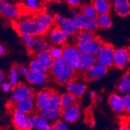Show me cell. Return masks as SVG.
<instances>
[{"instance_id": "6da1fadb", "label": "cell", "mask_w": 130, "mask_h": 130, "mask_svg": "<svg viewBox=\"0 0 130 130\" xmlns=\"http://www.w3.org/2000/svg\"><path fill=\"white\" fill-rule=\"evenodd\" d=\"M49 72L54 82L60 85L66 86L68 82L75 78L74 76L76 75V71L63 58L54 61Z\"/></svg>"}, {"instance_id": "7a4b0ae2", "label": "cell", "mask_w": 130, "mask_h": 130, "mask_svg": "<svg viewBox=\"0 0 130 130\" xmlns=\"http://www.w3.org/2000/svg\"><path fill=\"white\" fill-rule=\"evenodd\" d=\"M39 111H54L60 109V94L52 89H43L35 96Z\"/></svg>"}, {"instance_id": "3957f363", "label": "cell", "mask_w": 130, "mask_h": 130, "mask_svg": "<svg viewBox=\"0 0 130 130\" xmlns=\"http://www.w3.org/2000/svg\"><path fill=\"white\" fill-rule=\"evenodd\" d=\"M14 27L19 33L27 34L32 36L45 35L48 30L40 25L34 16H22L14 22Z\"/></svg>"}, {"instance_id": "277c9868", "label": "cell", "mask_w": 130, "mask_h": 130, "mask_svg": "<svg viewBox=\"0 0 130 130\" xmlns=\"http://www.w3.org/2000/svg\"><path fill=\"white\" fill-rule=\"evenodd\" d=\"M115 50L111 44L104 43L99 53L95 56L96 63L108 69L115 66Z\"/></svg>"}, {"instance_id": "5b68a950", "label": "cell", "mask_w": 130, "mask_h": 130, "mask_svg": "<svg viewBox=\"0 0 130 130\" xmlns=\"http://www.w3.org/2000/svg\"><path fill=\"white\" fill-rule=\"evenodd\" d=\"M82 53L75 44H66L63 46V58L77 71L80 69Z\"/></svg>"}, {"instance_id": "8992f818", "label": "cell", "mask_w": 130, "mask_h": 130, "mask_svg": "<svg viewBox=\"0 0 130 130\" xmlns=\"http://www.w3.org/2000/svg\"><path fill=\"white\" fill-rule=\"evenodd\" d=\"M49 43L53 46H60L67 44L69 36L59 28L58 25H54L49 29L45 35Z\"/></svg>"}, {"instance_id": "52a82bcc", "label": "cell", "mask_w": 130, "mask_h": 130, "mask_svg": "<svg viewBox=\"0 0 130 130\" xmlns=\"http://www.w3.org/2000/svg\"><path fill=\"white\" fill-rule=\"evenodd\" d=\"M35 91L33 89L27 84L20 82L16 86H13L11 91V96L14 99L15 102L23 99L35 98Z\"/></svg>"}, {"instance_id": "ba28073f", "label": "cell", "mask_w": 130, "mask_h": 130, "mask_svg": "<svg viewBox=\"0 0 130 130\" xmlns=\"http://www.w3.org/2000/svg\"><path fill=\"white\" fill-rule=\"evenodd\" d=\"M0 12L6 19L15 20L20 18L21 9L18 5L12 3L10 1L0 2Z\"/></svg>"}, {"instance_id": "9c48e42d", "label": "cell", "mask_w": 130, "mask_h": 130, "mask_svg": "<svg viewBox=\"0 0 130 130\" xmlns=\"http://www.w3.org/2000/svg\"><path fill=\"white\" fill-rule=\"evenodd\" d=\"M12 121L13 126L17 130H31L33 128L30 116L17 111L13 110L12 113Z\"/></svg>"}, {"instance_id": "30bf717a", "label": "cell", "mask_w": 130, "mask_h": 130, "mask_svg": "<svg viewBox=\"0 0 130 130\" xmlns=\"http://www.w3.org/2000/svg\"><path fill=\"white\" fill-rule=\"evenodd\" d=\"M104 42L99 37L94 36L93 38L81 45H78V48L82 54H87L96 56L99 53Z\"/></svg>"}, {"instance_id": "8fae6325", "label": "cell", "mask_w": 130, "mask_h": 130, "mask_svg": "<svg viewBox=\"0 0 130 130\" xmlns=\"http://www.w3.org/2000/svg\"><path fill=\"white\" fill-rule=\"evenodd\" d=\"M12 107L14 110L30 116L35 114L38 109L35 98H29L17 102Z\"/></svg>"}, {"instance_id": "7c38bea8", "label": "cell", "mask_w": 130, "mask_h": 130, "mask_svg": "<svg viewBox=\"0 0 130 130\" xmlns=\"http://www.w3.org/2000/svg\"><path fill=\"white\" fill-rule=\"evenodd\" d=\"M108 104L115 114L122 115L125 113V103L124 96L120 93H113L109 96Z\"/></svg>"}, {"instance_id": "4fadbf2b", "label": "cell", "mask_w": 130, "mask_h": 130, "mask_svg": "<svg viewBox=\"0 0 130 130\" xmlns=\"http://www.w3.org/2000/svg\"><path fill=\"white\" fill-rule=\"evenodd\" d=\"M130 63V48L121 47L115 50V66L120 69H124Z\"/></svg>"}, {"instance_id": "5bb4252c", "label": "cell", "mask_w": 130, "mask_h": 130, "mask_svg": "<svg viewBox=\"0 0 130 130\" xmlns=\"http://www.w3.org/2000/svg\"><path fill=\"white\" fill-rule=\"evenodd\" d=\"M82 111L77 103L61 110V119L68 123H74L81 118Z\"/></svg>"}, {"instance_id": "9a60e30c", "label": "cell", "mask_w": 130, "mask_h": 130, "mask_svg": "<svg viewBox=\"0 0 130 130\" xmlns=\"http://www.w3.org/2000/svg\"><path fill=\"white\" fill-rule=\"evenodd\" d=\"M67 91L73 94L76 99L82 97L86 93L87 86L84 82L73 79L66 84Z\"/></svg>"}, {"instance_id": "2e32d148", "label": "cell", "mask_w": 130, "mask_h": 130, "mask_svg": "<svg viewBox=\"0 0 130 130\" xmlns=\"http://www.w3.org/2000/svg\"><path fill=\"white\" fill-rule=\"evenodd\" d=\"M52 45L49 43L45 35H37L33 36L31 53L36 54L44 51H50Z\"/></svg>"}, {"instance_id": "e0dca14e", "label": "cell", "mask_w": 130, "mask_h": 130, "mask_svg": "<svg viewBox=\"0 0 130 130\" xmlns=\"http://www.w3.org/2000/svg\"><path fill=\"white\" fill-rule=\"evenodd\" d=\"M107 73V68L96 63L84 74V78L87 81H94L102 78Z\"/></svg>"}, {"instance_id": "ac0fdd59", "label": "cell", "mask_w": 130, "mask_h": 130, "mask_svg": "<svg viewBox=\"0 0 130 130\" xmlns=\"http://www.w3.org/2000/svg\"><path fill=\"white\" fill-rule=\"evenodd\" d=\"M35 20L41 27L49 31V29L53 27L54 20L53 15L47 12H40L34 16Z\"/></svg>"}, {"instance_id": "d6986e66", "label": "cell", "mask_w": 130, "mask_h": 130, "mask_svg": "<svg viewBox=\"0 0 130 130\" xmlns=\"http://www.w3.org/2000/svg\"><path fill=\"white\" fill-rule=\"evenodd\" d=\"M32 126L37 130H52V124L43 117L40 113H35L30 116Z\"/></svg>"}, {"instance_id": "ffe728a7", "label": "cell", "mask_w": 130, "mask_h": 130, "mask_svg": "<svg viewBox=\"0 0 130 130\" xmlns=\"http://www.w3.org/2000/svg\"><path fill=\"white\" fill-rule=\"evenodd\" d=\"M112 6L115 12L120 17H126L130 14V2L128 0H114Z\"/></svg>"}, {"instance_id": "44dd1931", "label": "cell", "mask_w": 130, "mask_h": 130, "mask_svg": "<svg viewBox=\"0 0 130 130\" xmlns=\"http://www.w3.org/2000/svg\"><path fill=\"white\" fill-rule=\"evenodd\" d=\"M27 82L33 86H42L44 85L49 78V74L30 72L25 78Z\"/></svg>"}, {"instance_id": "7402d4cb", "label": "cell", "mask_w": 130, "mask_h": 130, "mask_svg": "<svg viewBox=\"0 0 130 130\" xmlns=\"http://www.w3.org/2000/svg\"><path fill=\"white\" fill-rule=\"evenodd\" d=\"M80 21L83 30L94 33L99 28H100L97 18H90L80 14Z\"/></svg>"}, {"instance_id": "603a6c76", "label": "cell", "mask_w": 130, "mask_h": 130, "mask_svg": "<svg viewBox=\"0 0 130 130\" xmlns=\"http://www.w3.org/2000/svg\"><path fill=\"white\" fill-rule=\"evenodd\" d=\"M96 64L95 56L82 53L79 71L84 74L87 70Z\"/></svg>"}, {"instance_id": "cb8c5ba5", "label": "cell", "mask_w": 130, "mask_h": 130, "mask_svg": "<svg viewBox=\"0 0 130 130\" xmlns=\"http://www.w3.org/2000/svg\"><path fill=\"white\" fill-rule=\"evenodd\" d=\"M35 58L44 67L45 69L49 71L54 63V60L52 58L49 51H44L40 52L35 54Z\"/></svg>"}, {"instance_id": "d4e9b609", "label": "cell", "mask_w": 130, "mask_h": 130, "mask_svg": "<svg viewBox=\"0 0 130 130\" xmlns=\"http://www.w3.org/2000/svg\"><path fill=\"white\" fill-rule=\"evenodd\" d=\"M117 90L123 96L130 94V73L124 74L117 85Z\"/></svg>"}, {"instance_id": "484cf974", "label": "cell", "mask_w": 130, "mask_h": 130, "mask_svg": "<svg viewBox=\"0 0 130 130\" xmlns=\"http://www.w3.org/2000/svg\"><path fill=\"white\" fill-rule=\"evenodd\" d=\"M98 16L103 14H109L111 9L112 4L107 0H94L92 2Z\"/></svg>"}, {"instance_id": "4316f807", "label": "cell", "mask_w": 130, "mask_h": 130, "mask_svg": "<svg viewBox=\"0 0 130 130\" xmlns=\"http://www.w3.org/2000/svg\"><path fill=\"white\" fill-rule=\"evenodd\" d=\"M76 99L75 96L68 91L61 93L60 94V109L63 110L75 104H76Z\"/></svg>"}, {"instance_id": "83f0119b", "label": "cell", "mask_w": 130, "mask_h": 130, "mask_svg": "<svg viewBox=\"0 0 130 130\" xmlns=\"http://www.w3.org/2000/svg\"><path fill=\"white\" fill-rule=\"evenodd\" d=\"M58 26L62 31L67 34L69 37H73V36L74 37L78 32L73 26L70 18H66L63 22Z\"/></svg>"}, {"instance_id": "f1b7e54d", "label": "cell", "mask_w": 130, "mask_h": 130, "mask_svg": "<svg viewBox=\"0 0 130 130\" xmlns=\"http://www.w3.org/2000/svg\"><path fill=\"white\" fill-rule=\"evenodd\" d=\"M39 113L51 123H54L61 119V109L54 111H39Z\"/></svg>"}, {"instance_id": "f546056e", "label": "cell", "mask_w": 130, "mask_h": 130, "mask_svg": "<svg viewBox=\"0 0 130 130\" xmlns=\"http://www.w3.org/2000/svg\"><path fill=\"white\" fill-rule=\"evenodd\" d=\"M94 36L95 35H94V33L82 30L77 32L76 35L74 36V43L76 46H78L93 38Z\"/></svg>"}, {"instance_id": "4dcf8cb0", "label": "cell", "mask_w": 130, "mask_h": 130, "mask_svg": "<svg viewBox=\"0 0 130 130\" xmlns=\"http://www.w3.org/2000/svg\"><path fill=\"white\" fill-rule=\"evenodd\" d=\"M20 72L18 71V66L14 65L10 67V71H9V74L7 76V80L9 83L12 86H15L18 84L20 82Z\"/></svg>"}, {"instance_id": "1f68e13d", "label": "cell", "mask_w": 130, "mask_h": 130, "mask_svg": "<svg viewBox=\"0 0 130 130\" xmlns=\"http://www.w3.org/2000/svg\"><path fill=\"white\" fill-rule=\"evenodd\" d=\"M80 14L90 18H97L98 14L91 3H86L80 7Z\"/></svg>"}, {"instance_id": "d6a6232c", "label": "cell", "mask_w": 130, "mask_h": 130, "mask_svg": "<svg viewBox=\"0 0 130 130\" xmlns=\"http://www.w3.org/2000/svg\"><path fill=\"white\" fill-rule=\"evenodd\" d=\"M28 67L30 72L33 73H45L49 74V71L46 70L43 66L36 60V58H33L29 61Z\"/></svg>"}, {"instance_id": "836d02e7", "label": "cell", "mask_w": 130, "mask_h": 130, "mask_svg": "<svg viewBox=\"0 0 130 130\" xmlns=\"http://www.w3.org/2000/svg\"><path fill=\"white\" fill-rule=\"evenodd\" d=\"M98 22H99V27L104 30H107L111 28L112 26V19L109 14L99 15L97 17Z\"/></svg>"}, {"instance_id": "e575fe53", "label": "cell", "mask_w": 130, "mask_h": 130, "mask_svg": "<svg viewBox=\"0 0 130 130\" xmlns=\"http://www.w3.org/2000/svg\"><path fill=\"white\" fill-rule=\"evenodd\" d=\"M23 5L30 11L40 12L42 5L38 0H26L24 2Z\"/></svg>"}, {"instance_id": "d590c367", "label": "cell", "mask_w": 130, "mask_h": 130, "mask_svg": "<svg viewBox=\"0 0 130 130\" xmlns=\"http://www.w3.org/2000/svg\"><path fill=\"white\" fill-rule=\"evenodd\" d=\"M18 37L21 40V42L23 43V45L25 47V49L29 51H31L32 46L33 36L27 35V34H24V33H19Z\"/></svg>"}, {"instance_id": "8d00e7d4", "label": "cell", "mask_w": 130, "mask_h": 130, "mask_svg": "<svg viewBox=\"0 0 130 130\" xmlns=\"http://www.w3.org/2000/svg\"><path fill=\"white\" fill-rule=\"evenodd\" d=\"M70 20L73 23V26L78 32L82 30L81 21H80V12H78L75 10H72Z\"/></svg>"}, {"instance_id": "74e56055", "label": "cell", "mask_w": 130, "mask_h": 130, "mask_svg": "<svg viewBox=\"0 0 130 130\" xmlns=\"http://www.w3.org/2000/svg\"><path fill=\"white\" fill-rule=\"evenodd\" d=\"M52 58L55 60H60L63 58V47L61 46H52L49 51Z\"/></svg>"}, {"instance_id": "f35d334b", "label": "cell", "mask_w": 130, "mask_h": 130, "mask_svg": "<svg viewBox=\"0 0 130 130\" xmlns=\"http://www.w3.org/2000/svg\"><path fill=\"white\" fill-rule=\"evenodd\" d=\"M69 123L63 119H60L54 123H52V130H68Z\"/></svg>"}, {"instance_id": "ab89813d", "label": "cell", "mask_w": 130, "mask_h": 130, "mask_svg": "<svg viewBox=\"0 0 130 130\" xmlns=\"http://www.w3.org/2000/svg\"><path fill=\"white\" fill-rule=\"evenodd\" d=\"M18 71L20 72V75H22L23 77H27V75L30 73V71L29 69V67H26L25 66L23 65H20L18 66Z\"/></svg>"}, {"instance_id": "60d3db41", "label": "cell", "mask_w": 130, "mask_h": 130, "mask_svg": "<svg viewBox=\"0 0 130 130\" xmlns=\"http://www.w3.org/2000/svg\"><path fill=\"white\" fill-rule=\"evenodd\" d=\"M125 103V113L130 115V94L124 96Z\"/></svg>"}, {"instance_id": "b9f144b4", "label": "cell", "mask_w": 130, "mask_h": 130, "mask_svg": "<svg viewBox=\"0 0 130 130\" xmlns=\"http://www.w3.org/2000/svg\"><path fill=\"white\" fill-rule=\"evenodd\" d=\"M13 86L9 83V82H4L1 84V88H2V91L5 93H8V92H11Z\"/></svg>"}, {"instance_id": "7bdbcfd3", "label": "cell", "mask_w": 130, "mask_h": 130, "mask_svg": "<svg viewBox=\"0 0 130 130\" xmlns=\"http://www.w3.org/2000/svg\"><path fill=\"white\" fill-rule=\"evenodd\" d=\"M66 18L63 15L60 14H56L53 15V20H54V23L56 24V25H58L59 24L63 22Z\"/></svg>"}, {"instance_id": "ee69618b", "label": "cell", "mask_w": 130, "mask_h": 130, "mask_svg": "<svg viewBox=\"0 0 130 130\" xmlns=\"http://www.w3.org/2000/svg\"><path fill=\"white\" fill-rule=\"evenodd\" d=\"M66 3L71 7L77 8L81 5V1L80 0H67L66 1Z\"/></svg>"}, {"instance_id": "f6af8a7d", "label": "cell", "mask_w": 130, "mask_h": 130, "mask_svg": "<svg viewBox=\"0 0 130 130\" xmlns=\"http://www.w3.org/2000/svg\"><path fill=\"white\" fill-rule=\"evenodd\" d=\"M117 130H130V129H129V127L128 125L122 124L120 125V126L118 127L117 129Z\"/></svg>"}, {"instance_id": "bcb514c9", "label": "cell", "mask_w": 130, "mask_h": 130, "mask_svg": "<svg viewBox=\"0 0 130 130\" xmlns=\"http://www.w3.org/2000/svg\"><path fill=\"white\" fill-rule=\"evenodd\" d=\"M6 54V49L5 47L2 44L0 45V55L2 56H5Z\"/></svg>"}, {"instance_id": "7dc6e473", "label": "cell", "mask_w": 130, "mask_h": 130, "mask_svg": "<svg viewBox=\"0 0 130 130\" xmlns=\"http://www.w3.org/2000/svg\"><path fill=\"white\" fill-rule=\"evenodd\" d=\"M89 96H90V98L91 99H93V100H96L98 96V94L95 91H91L90 93H89Z\"/></svg>"}, {"instance_id": "c3c4849f", "label": "cell", "mask_w": 130, "mask_h": 130, "mask_svg": "<svg viewBox=\"0 0 130 130\" xmlns=\"http://www.w3.org/2000/svg\"><path fill=\"white\" fill-rule=\"evenodd\" d=\"M5 75L4 73H3L2 71H1V72H0V84H1L5 82Z\"/></svg>"}, {"instance_id": "681fc988", "label": "cell", "mask_w": 130, "mask_h": 130, "mask_svg": "<svg viewBox=\"0 0 130 130\" xmlns=\"http://www.w3.org/2000/svg\"><path fill=\"white\" fill-rule=\"evenodd\" d=\"M104 100V96L103 95H98L97 98L96 99V100L98 102H101L103 101Z\"/></svg>"}, {"instance_id": "f907efd6", "label": "cell", "mask_w": 130, "mask_h": 130, "mask_svg": "<svg viewBox=\"0 0 130 130\" xmlns=\"http://www.w3.org/2000/svg\"><path fill=\"white\" fill-rule=\"evenodd\" d=\"M89 124H90V126L91 127H94L95 126V122L93 121V120H91V121L89 122Z\"/></svg>"}, {"instance_id": "816d5d0a", "label": "cell", "mask_w": 130, "mask_h": 130, "mask_svg": "<svg viewBox=\"0 0 130 130\" xmlns=\"http://www.w3.org/2000/svg\"><path fill=\"white\" fill-rule=\"evenodd\" d=\"M128 126H129V129H130V123H129V124Z\"/></svg>"}]
</instances>
